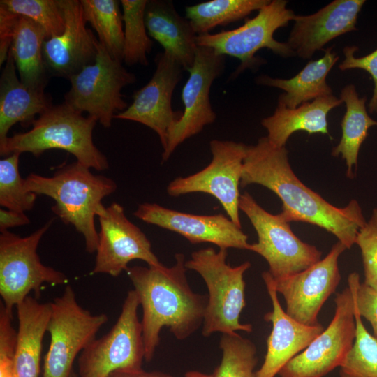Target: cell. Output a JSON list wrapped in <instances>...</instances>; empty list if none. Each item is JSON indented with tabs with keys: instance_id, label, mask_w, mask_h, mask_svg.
<instances>
[{
	"instance_id": "14",
	"label": "cell",
	"mask_w": 377,
	"mask_h": 377,
	"mask_svg": "<svg viewBox=\"0 0 377 377\" xmlns=\"http://www.w3.org/2000/svg\"><path fill=\"white\" fill-rule=\"evenodd\" d=\"M225 67L226 56L216 54L212 48L198 46L193 66L187 71L189 77L182 91L184 110L170 131L162 162L167 161L186 140L215 121L216 115L210 103L209 93L212 83L221 75Z\"/></svg>"
},
{
	"instance_id": "18",
	"label": "cell",
	"mask_w": 377,
	"mask_h": 377,
	"mask_svg": "<svg viewBox=\"0 0 377 377\" xmlns=\"http://www.w3.org/2000/svg\"><path fill=\"white\" fill-rule=\"evenodd\" d=\"M134 216L141 221L176 232L192 244L210 243L219 249L249 250L247 235L228 216L182 212L156 203L140 204Z\"/></svg>"
},
{
	"instance_id": "17",
	"label": "cell",
	"mask_w": 377,
	"mask_h": 377,
	"mask_svg": "<svg viewBox=\"0 0 377 377\" xmlns=\"http://www.w3.org/2000/svg\"><path fill=\"white\" fill-rule=\"evenodd\" d=\"M346 249L338 242L323 259L307 269L285 278L273 279L277 293L285 299L289 316L306 325L320 324L318 313L341 280L338 259Z\"/></svg>"
},
{
	"instance_id": "24",
	"label": "cell",
	"mask_w": 377,
	"mask_h": 377,
	"mask_svg": "<svg viewBox=\"0 0 377 377\" xmlns=\"http://www.w3.org/2000/svg\"><path fill=\"white\" fill-rule=\"evenodd\" d=\"M342 103V100L333 94L304 103L294 109L278 103L274 114L263 119L261 125L267 131L269 141L279 147H285L290 136L299 131L309 135L326 134L332 139L327 116L331 110Z\"/></svg>"
},
{
	"instance_id": "36",
	"label": "cell",
	"mask_w": 377,
	"mask_h": 377,
	"mask_svg": "<svg viewBox=\"0 0 377 377\" xmlns=\"http://www.w3.org/2000/svg\"><path fill=\"white\" fill-rule=\"evenodd\" d=\"M360 249L364 272V283L377 290V208L359 230L355 242Z\"/></svg>"
},
{
	"instance_id": "4",
	"label": "cell",
	"mask_w": 377,
	"mask_h": 377,
	"mask_svg": "<svg viewBox=\"0 0 377 377\" xmlns=\"http://www.w3.org/2000/svg\"><path fill=\"white\" fill-rule=\"evenodd\" d=\"M96 121L74 110L65 102L52 105L24 133H17L0 141L1 156L29 152L39 156L50 149H62L90 169L102 171L109 164L93 141Z\"/></svg>"
},
{
	"instance_id": "21",
	"label": "cell",
	"mask_w": 377,
	"mask_h": 377,
	"mask_svg": "<svg viewBox=\"0 0 377 377\" xmlns=\"http://www.w3.org/2000/svg\"><path fill=\"white\" fill-rule=\"evenodd\" d=\"M364 3V0H334L313 14L295 15L286 43L295 55L311 59L330 40L357 30L358 14Z\"/></svg>"
},
{
	"instance_id": "2",
	"label": "cell",
	"mask_w": 377,
	"mask_h": 377,
	"mask_svg": "<svg viewBox=\"0 0 377 377\" xmlns=\"http://www.w3.org/2000/svg\"><path fill=\"white\" fill-rule=\"evenodd\" d=\"M170 267L133 266L126 272L142 310L141 320L146 362H150L159 345L163 327L183 341L202 325L207 295L195 293L186 276L183 253L175 255Z\"/></svg>"
},
{
	"instance_id": "31",
	"label": "cell",
	"mask_w": 377,
	"mask_h": 377,
	"mask_svg": "<svg viewBox=\"0 0 377 377\" xmlns=\"http://www.w3.org/2000/svg\"><path fill=\"white\" fill-rule=\"evenodd\" d=\"M147 0H121L124 22L123 61L131 66L149 65L153 40L148 34L145 14Z\"/></svg>"
},
{
	"instance_id": "1",
	"label": "cell",
	"mask_w": 377,
	"mask_h": 377,
	"mask_svg": "<svg viewBox=\"0 0 377 377\" xmlns=\"http://www.w3.org/2000/svg\"><path fill=\"white\" fill-rule=\"evenodd\" d=\"M286 147L272 144L266 137L248 146L244 160L240 187L261 185L282 202L281 216L288 222L317 226L334 235L346 249L355 244L367 221L356 200L337 207L305 186L294 173Z\"/></svg>"
},
{
	"instance_id": "44",
	"label": "cell",
	"mask_w": 377,
	"mask_h": 377,
	"mask_svg": "<svg viewBox=\"0 0 377 377\" xmlns=\"http://www.w3.org/2000/svg\"><path fill=\"white\" fill-rule=\"evenodd\" d=\"M69 377H77V375L73 371Z\"/></svg>"
},
{
	"instance_id": "32",
	"label": "cell",
	"mask_w": 377,
	"mask_h": 377,
	"mask_svg": "<svg viewBox=\"0 0 377 377\" xmlns=\"http://www.w3.org/2000/svg\"><path fill=\"white\" fill-rule=\"evenodd\" d=\"M219 347L222 357L213 377H254L258 357L253 341L237 332L221 334Z\"/></svg>"
},
{
	"instance_id": "26",
	"label": "cell",
	"mask_w": 377,
	"mask_h": 377,
	"mask_svg": "<svg viewBox=\"0 0 377 377\" xmlns=\"http://www.w3.org/2000/svg\"><path fill=\"white\" fill-rule=\"evenodd\" d=\"M323 50L325 52L323 57L309 61L292 78H272L261 75L256 79V82L283 90L285 93L279 96L278 103L289 109H294L320 97L332 95V89L327 84L326 77L339 60V56L333 51V46Z\"/></svg>"
},
{
	"instance_id": "20",
	"label": "cell",
	"mask_w": 377,
	"mask_h": 377,
	"mask_svg": "<svg viewBox=\"0 0 377 377\" xmlns=\"http://www.w3.org/2000/svg\"><path fill=\"white\" fill-rule=\"evenodd\" d=\"M262 278L271 299L272 310L264 316V320L272 325L267 339V352L264 362L255 371L254 377H275L294 357L304 350L325 330L316 325L302 324L289 316L281 307L273 277L268 271Z\"/></svg>"
},
{
	"instance_id": "30",
	"label": "cell",
	"mask_w": 377,
	"mask_h": 377,
	"mask_svg": "<svg viewBox=\"0 0 377 377\" xmlns=\"http://www.w3.org/2000/svg\"><path fill=\"white\" fill-rule=\"evenodd\" d=\"M85 21L98 34L99 43L110 56L123 61L124 22L120 1L80 0Z\"/></svg>"
},
{
	"instance_id": "41",
	"label": "cell",
	"mask_w": 377,
	"mask_h": 377,
	"mask_svg": "<svg viewBox=\"0 0 377 377\" xmlns=\"http://www.w3.org/2000/svg\"><path fill=\"white\" fill-rule=\"evenodd\" d=\"M30 223L29 219L24 212H19L9 209H0V231L8 230V228L27 225Z\"/></svg>"
},
{
	"instance_id": "33",
	"label": "cell",
	"mask_w": 377,
	"mask_h": 377,
	"mask_svg": "<svg viewBox=\"0 0 377 377\" xmlns=\"http://www.w3.org/2000/svg\"><path fill=\"white\" fill-rule=\"evenodd\" d=\"M354 312L355 338L352 348L339 367V376L377 377V339L364 327L355 303Z\"/></svg>"
},
{
	"instance_id": "37",
	"label": "cell",
	"mask_w": 377,
	"mask_h": 377,
	"mask_svg": "<svg viewBox=\"0 0 377 377\" xmlns=\"http://www.w3.org/2000/svg\"><path fill=\"white\" fill-rule=\"evenodd\" d=\"M348 282L353 288L355 303L360 315L370 323L374 337L377 339V290L364 283H360L357 272L349 274Z\"/></svg>"
},
{
	"instance_id": "3",
	"label": "cell",
	"mask_w": 377,
	"mask_h": 377,
	"mask_svg": "<svg viewBox=\"0 0 377 377\" xmlns=\"http://www.w3.org/2000/svg\"><path fill=\"white\" fill-rule=\"evenodd\" d=\"M24 186L27 191L52 198L55 201L52 212L83 235L87 252L96 251L98 233L95 216L105 207L102 200L116 191L114 180L93 174L76 161L59 167L51 177L31 173L24 179Z\"/></svg>"
},
{
	"instance_id": "7",
	"label": "cell",
	"mask_w": 377,
	"mask_h": 377,
	"mask_svg": "<svg viewBox=\"0 0 377 377\" xmlns=\"http://www.w3.org/2000/svg\"><path fill=\"white\" fill-rule=\"evenodd\" d=\"M54 219L27 237L8 230L0 234V295L3 304L13 316V306L21 303L31 291L40 296L44 283L63 285L68 281L63 272L42 263L37 249Z\"/></svg>"
},
{
	"instance_id": "19",
	"label": "cell",
	"mask_w": 377,
	"mask_h": 377,
	"mask_svg": "<svg viewBox=\"0 0 377 377\" xmlns=\"http://www.w3.org/2000/svg\"><path fill=\"white\" fill-rule=\"evenodd\" d=\"M65 19L61 34L46 39L43 55L49 75L68 80L95 62L99 41L87 27L80 0H59Z\"/></svg>"
},
{
	"instance_id": "35",
	"label": "cell",
	"mask_w": 377,
	"mask_h": 377,
	"mask_svg": "<svg viewBox=\"0 0 377 377\" xmlns=\"http://www.w3.org/2000/svg\"><path fill=\"white\" fill-rule=\"evenodd\" d=\"M20 154L14 153L0 161V205L9 210H31L37 195L27 191L19 172Z\"/></svg>"
},
{
	"instance_id": "13",
	"label": "cell",
	"mask_w": 377,
	"mask_h": 377,
	"mask_svg": "<svg viewBox=\"0 0 377 377\" xmlns=\"http://www.w3.org/2000/svg\"><path fill=\"white\" fill-rule=\"evenodd\" d=\"M334 302L335 312L330 325L280 370V377H324L341 367L355 338L351 286L337 293Z\"/></svg>"
},
{
	"instance_id": "9",
	"label": "cell",
	"mask_w": 377,
	"mask_h": 377,
	"mask_svg": "<svg viewBox=\"0 0 377 377\" xmlns=\"http://www.w3.org/2000/svg\"><path fill=\"white\" fill-rule=\"evenodd\" d=\"M70 89L64 101L74 110L94 118L103 127L112 125L114 116L128 107L121 90L135 83V75L122 61L112 58L100 44L96 61L68 79Z\"/></svg>"
},
{
	"instance_id": "23",
	"label": "cell",
	"mask_w": 377,
	"mask_h": 377,
	"mask_svg": "<svg viewBox=\"0 0 377 377\" xmlns=\"http://www.w3.org/2000/svg\"><path fill=\"white\" fill-rule=\"evenodd\" d=\"M9 51L0 77V141L8 137L15 124L31 126L38 116L52 105V98L45 91L34 90L22 83Z\"/></svg>"
},
{
	"instance_id": "34",
	"label": "cell",
	"mask_w": 377,
	"mask_h": 377,
	"mask_svg": "<svg viewBox=\"0 0 377 377\" xmlns=\"http://www.w3.org/2000/svg\"><path fill=\"white\" fill-rule=\"evenodd\" d=\"M0 6L36 22L45 31L47 39L59 36L64 30L65 19L59 0H1Z\"/></svg>"
},
{
	"instance_id": "27",
	"label": "cell",
	"mask_w": 377,
	"mask_h": 377,
	"mask_svg": "<svg viewBox=\"0 0 377 377\" xmlns=\"http://www.w3.org/2000/svg\"><path fill=\"white\" fill-rule=\"evenodd\" d=\"M45 31L31 20L17 18L10 52L14 59L19 78L29 89L45 91L50 75L43 55Z\"/></svg>"
},
{
	"instance_id": "22",
	"label": "cell",
	"mask_w": 377,
	"mask_h": 377,
	"mask_svg": "<svg viewBox=\"0 0 377 377\" xmlns=\"http://www.w3.org/2000/svg\"><path fill=\"white\" fill-rule=\"evenodd\" d=\"M145 21L150 38L188 71L193 66L198 48L197 34L190 21L180 15L172 1L168 0L148 1Z\"/></svg>"
},
{
	"instance_id": "12",
	"label": "cell",
	"mask_w": 377,
	"mask_h": 377,
	"mask_svg": "<svg viewBox=\"0 0 377 377\" xmlns=\"http://www.w3.org/2000/svg\"><path fill=\"white\" fill-rule=\"evenodd\" d=\"M211 162L202 170L186 177H178L167 186L172 197L202 193L212 195L221 205L227 216L242 228L239 202L243 163L248 145L230 140L209 142Z\"/></svg>"
},
{
	"instance_id": "8",
	"label": "cell",
	"mask_w": 377,
	"mask_h": 377,
	"mask_svg": "<svg viewBox=\"0 0 377 377\" xmlns=\"http://www.w3.org/2000/svg\"><path fill=\"white\" fill-rule=\"evenodd\" d=\"M50 304L47 328L50 343L44 357L43 377H69L76 356L96 339L108 317L83 309L70 285Z\"/></svg>"
},
{
	"instance_id": "25",
	"label": "cell",
	"mask_w": 377,
	"mask_h": 377,
	"mask_svg": "<svg viewBox=\"0 0 377 377\" xmlns=\"http://www.w3.org/2000/svg\"><path fill=\"white\" fill-rule=\"evenodd\" d=\"M18 330L13 367L16 377H38L43 339L51 314L50 303L27 296L16 306Z\"/></svg>"
},
{
	"instance_id": "15",
	"label": "cell",
	"mask_w": 377,
	"mask_h": 377,
	"mask_svg": "<svg viewBox=\"0 0 377 377\" xmlns=\"http://www.w3.org/2000/svg\"><path fill=\"white\" fill-rule=\"evenodd\" d=\"M156 70L150 80L133 95V102L114 119L140 123L155 131L163 150L171 129L181 119L182 112L172 107L173 91L182 77L184 68L165 52L157 54Z\"/></svg>"
},
{
	"instance_id": "42",
	"label": "cell",
	"mask_w": 377,
	"mask_h": 377,
	"mask_svg": "<svg viewBox=\"0 0 377 377\" xmlns=\"http://www.w3.org/2000/svg\"><path fill=\"white\" fill-rule=\"evenodd\" d=\"M108 377H173L160 371H146L141 369L117 370L112 372ZM184 377H186L185 375Z\"/></svg>"
},
{
	"instance_id": "43",
	"label": "cell",
	"mask_w": 377,
	"mask_h": 377,
	"mask_svg": "<svg viewBox=\"0 0 377 377\" xmlns=\"http://www.w3.org/2000/svg\"><path fill=\"white\" fill-rule=\"evenodd\" d=\"M184 375L186 377H213L212 374H206L199 371H188Z\"/></svg>"
},
{
	"instance_id": "10",
	"label": "cell",
	"mask_w": 377,
	"mask_h": 377,
	"mask_svg": "<svg viewBox=\"0 0 377 377\" xmlns=\"http://www.w3.org/2000/svg\"><path fill=\"white\" fill-rule=\"evenodd\" d=\"M239 207L258 235V242L250 244L249 251L265 258L273 279L298 273L321 260V252L315 246L302 242L280 214L266 211L248 192L241 194Z\"/></svg>"
},
{
	"instance_id": "40",
	"label": "cell",
	"mask_w": 377,
	"mask_h": 377,
	"mask_svg": "<svg viewBox=\"0 0 377 377\" xmlns=\"http://www.w3.org/2000/svg\"><path fill=\"white\" fill-rule=\"evenodd\" d=\"M18 15L0 6V66L4 64L11 45Z\"/></svg>"
},
{
	"instance_id": "5",
	"label": "cell",
	"mask_w": 377,
	"mask_h": 377,
	"mask_svg": "<svg viewBox=\"0 0 377 377\" xmlns=\"http://www.w3.org/2000/svg\"><path fill=\"white\" fill-rule=\"evenodd\" d=\"M228 249L212 247L193 251L186 260V267L197 272L205 281L207 302L202 325V334L209 337L215 332L232 334L237 331L251 332V324L239 321L246 306L244 273L251 267L246 261L232 267L227 263Z\"/></svg>"
},
{
	"instance_id": "29",
	"label": "cell",
	"mask_w": 377,
	"mask_h": 377,
	"mask_svg": "<svg viewBox=\"0 0 377 377\" xmlns=\"http://www.w3.org/2000/svg\"><path fill=\"white\" fill-rule=\"evenodd\" d=\"M270 0H211L185 8L186 17L197 35L209 33L219 26H225L259 10Z\"/></svg>"
},
{
	"instance_id": "6",
	"label": "cell",
	"mask_w": 377,
	"mask_h": 377,
	"mask_svg": "<svg viewBox=\"0 0 377 377\" xmlns=\"http://www.w3.org/2000/svg\"><path fill=\"white\" fill-rule=\"evenodd\" d=\"M287 3L285 0H270L255 17L246 20L242 26L216 34L197 35L196 44L212 48L218 54L239 59L241 64L233 77L246 68L256 69L265 61L255 56L260 49H269L284 58L295 56V53L286 42L274 38V32L286 27L295 15L292 10L287 8Z\"/></svg>"
},
{
	"instance_id": "38",
	"label": "cell",
	"mask_w": 377,
	"mask_h": 377,
	"mask_svg": "<svg viewBox=\"0 0 377 377\" xmlns=\"http://www.w3.org/2000/svg\"><path fill=\"white\" fill-rule=\"evenodd\" d=\"M357 50L356 46H346L343 50L345 58L339 68L341 71L362 69L370 74L374 82V90L368 109L370 113L377 112V49L364 57H355L354 54Z\"/></svg>"
},
{
	"instance_id": "39",
	"label": "cell",
	"mask_w": 377,
	"mask_h": 377,
	"mask_svg": "<svg viewBox=\"0 0 377 377\" xmlns=\"http://www.w3.org/2000/svg\"><path fill=\"white\" fill-rule=\"evenodd\" d=\"M16 339L17 331L13 327L11 320H1L0 377H16L13 367Z\"/></svg>"
},
{
	"instance_id": "11",
	"label": "cell",
	"mask_w": 377,
	"mask_h": 377,
	"mask_svg": "<svg viewBox=\"0 0 377 377\" xmlns=\"http://www.w3.org/2000/svg\"><path fill=\"white\" fill-rule=\"evenodd\" d=\"M139 306L136 293L129 290L110 330L82 351L78 360L80 377H108L117 370L142 368L145 351Z\"/></svg>"
},
{
	"instance_id": "28",
	"label": "cell",
	"mask_w": 377,
	"mask_h": 377,
	"mask_svg": "<svg viewBox=\"0 0 377 377\" xmlns=\"http://www.w3.org/2000/svg\"><path fill=\"white\" fill-rule=\"evenodd\" d=\"M340 98L346 105V112L341 122L342 136L332 151V156H341L345 161L348 177L353 178V167H357L360 148L368 135V130L377 126V121L369 117L366 109V96L359 97L353 84L345 86Z\"/></svg>"
},
{
	"instance_id": "16",
	"label": "cell",
	"mask_w": 377,
	"mask_h": 377,
	"mask_svg": "<svg viewBox=\"0 0 377 377\" xmlns=\"http://www.w3.org/2000/svg\"><path fill=\"white\" fill-rule=\"evenodd\" d=\"M98 216L100 232L92 274L117 277L133 260H143L148 266L162 265L152 251L149 239L126 217L121 205L112 203Z\"/></svg>"
}]
</instances>
